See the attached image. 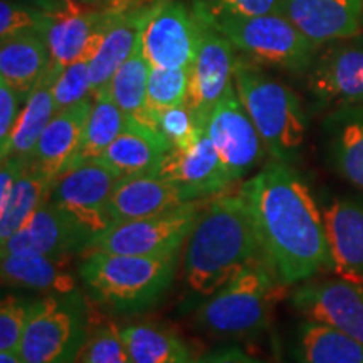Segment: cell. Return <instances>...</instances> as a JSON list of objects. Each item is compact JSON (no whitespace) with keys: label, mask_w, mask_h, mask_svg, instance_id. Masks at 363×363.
I'll use <instances>...</instances> for the list:
<instances>
[{"label":"cell","mask_w":363,"mask_h":363,"mask_svg":"<svg viewBox=\"0 0 363 363\" xmlns=\"http://www.w3.org/2000/svg\"><path fill=\"white\" fill-rule=\"evenodd\" d=\"M27 167H29V158L26 157L2 158V169H0V206L7 202L9 195H11L21 177L24 175Z\"/></svg>","instance_id":"41"},{"label":"cell","mask_w":363,"mask_h":363,"mask_svg":"<svg viewBox=\"0 0 363 363\" xmlns=\"http://www.w3.org/2000/svg\"><path fill=\"white\" fill-rule=\"evenodd\" d=\"M24 99L7 81L0 79V148L6 147L17 120H19Z\"/></svg>","instance_id":"40"},{"label":"cell","mask_w":363,"mask_h":363,"mask_svg":"<svg viewBox=\"0 0 363 363\" xmlns=\"http://www.w3.org/2000/svg\"><path fill=\"white\" fill-rule=\"evenodd\" d=\"M153 174L179 185L189 201L217 197L234 185L206 128L187 147L172 148Z\"/></svg>","instance_id":"17"},{"label":"cell","mask_w":363,"mask_h":363,"mask_svg":"<svg viewBox=\"0 0 363 363\" xmlns=\"http://www.w3.org/2000/svg\"><path fill=\"white\" fill-rule=\"evenodd\" d=\"M89 337V306L79 289L33 301L22 338L26 363H76Z\"/></svg>","instance_id":"7"},{"label":"cell","mask_w":363,"mask_h":363,"mask_svg":"<svg viewBox=\"0 0 363 363\" xmlns=\"http://www.w3.org/2000/svg\"><path fill=\"white\" fill-rule=\"evenodd\" d=\"M148 125L155 126L165 135V138L172 143V148H184L190 145L197 136L201 126L195 123L192 110L187 103L177 104L167 108L163 111L152 113L148 116Z\"/></svg>","instance_id":"37"},{"label":"cell","mask_w":363,"mask_h":363,"mask_svg":"<svg viewBox=\"0 0 363 363\" xmlns=\"http://www.w3.org/2000/svg\"><path fill=\"white\" fill-rule=\"evenodd\" d=\"M162 0L115 2L104 0V33L96 52L89 61L93 96L104 93L121 65L131 56L142 38L145 26Z\"/></svg>","instance_id":"12"},{"label":"cell","mask_w":363,"mask_h":363,"mask_svg":"<svg viewBox=\"0 0 363 363\" xmlns=\"http://www.w3.org/2000/svg\"><path fill=\"white\" fill-rule=\"evenodd\" d=\"M150 62L143 52L142 38L135 45L131 56L121 65L110 81L104 93L110 94L126 116L142 120L147 111V89L150 76Z\"/></svg>","instance_id":"31"},{"label":"cell","mask_w":363,"mask_h":363,"mask_svg":"<svg viewBox=\"0 0 363 363\" xmlns=\"http://www.w3.org/2000/svg\"><path fill=\"white\" fill-rule=\"evenodd\" d=\"M294 363H363V343L331 326L305 320L291 340Z\"/></svg>","instance_id":"27"},{"label":"cell","mask_w":363,"mask_h":363,"mask_svg":"<svg viewBox=\"0 0 363 363\" xmlns=\"http://www.w3.org/2000/svg\"><path fill=\"white\" fill-rule=\"evenodd\" d=\"M321 131L330 169L363 192V103L330 110Z\"/></svg>","instance_id":"21"},{"label":"cell","mask_w":363,"mask_h":363,"mask_svg":"<svg viewBox=\"0 0 363 363\" xmlns=\"http://www.w3.org/2000/svg\"><path fill=\"white\" fill-rule=\"evenodd\" d=\"M120 331L133 363L195 362L189 345L167 326L135 323L125 326Z\"/></svg>","instance_id":"29"},{"label":"cell","mask_w":363,"mask_h":363,"mask_svg":"<svg viewBox=\"0 0 363 363\" xmlns=\"http://www.w3.org/2000/svg\"><path fill=\"white\" fill-rule=\"evenodd\" d=\"M199 21V44L190 69L187 104L195 123L206 128L208 116L225 91L234 84L235 48L201 11L192 7Z\"/></svg>","instance_id":"10"},{"label":"cell","mask_w":363,"mask_h":363,"mask_svg":"<svg viewBox=\"0 0 363 363\" xmlns=\"http://www.w3.org/2000/svg\"><path fill=\"white\" fill-rule=\"evenodd\" d=\"M291 306L305 320L331 326L363 343V284L345 278L308 279L291 293Z\"/></svg>","instance_id":"14"},{"label":"cell","mask_w":363,"mask_h":363,"mask_svg":"<svg viewBox=\"0 0 363 363\" xmlns=\"http://www.w3.org/2000/svg\"><path fill=\"white\" fill-rule=\"evenodd\" d=\"M61 69L49 67L44 78L39 81L38 86L26 99L22 106L21 116L17 120L16 128H13L11 138L6 147L0 148V157H26L30 158L35 145H38L40 135L51 123L56 115V103H54L52 86Z\"/></svg>","instance_id":"28"},{"label":"cell","mask_w":363,"mask_h":363,"mask_svg":"<svg viewBox=\"0 0 363 363\" xmlns=\"http://www.w3.org/2000/svg\"><path fill=\"white\" fill-rule=\"evenodd\" d=\"M279 12L320 49L363 33V0H283Z\"/></svg>","instance_id":"19"},{"label":"cell","mask_w":363,"mask_h":363,"mask_svg":"<svg viewBox=\"0 0 363 363\" xmlns=\"http://www.w3.org/2000/svg\"><path fill=\"white\" fill-rule=\"evenodd\" d=\"M199 44V21L184 0H162L142 34L152 67L192 69Z\"/></svg>","instance_id":"15"},{"label":"cell","mask_w":363,"mask_h":363,"mask_svg":"<svg viewBox=\"0 0 363 363\" xmlns=\"http://www.w3.org/2000/svg\"><path fill=\"white\" fill-rule=\"evenodd\" d=\"M194 7L201 11L238 51L257 62L291 74H306L320 52L288 17L281 12L256 17L212 16L199 0Z\"/></svg>","instance_id":"6"},{"label":"cell","mask_w":363,"mask_h":363,"mask_svg":"<svg viewBox=\"0 0 363 363\" xmlns=\"http://www.w3.org/2000/svg\"><path fill=\"white\" fill-rule=\"evenodd\" d=\"M179 254L128 256L88 252L78 276L91 301L111 315H136L155 306L174 284Z\"/></svg>","instance_id":"3"},{"label":"cell","mask_w":363,"mask_h":363,"mask_svg":"<svg viewBox=\"0 0 363 363\" xmlns=\"http://www.w3.org/2000/svg\"><path fill=\"white\" fill-rule=\"evenodd\" d=\"M33 301L4 296L0 305V352H21Z\"/></svg>","instance_id":"38"},{"label":"cell","mask_w":363,"mask_h":363,"mask_svg":"<svg viewBox=\"0 0 363 363\" xmlns=\"http://www.w3.org/2000/svg\"><path fill=\"white\" fill-rule=\"evenodd\" d=\"M190 202L179 185L157 174L120 177L113 187L108 216L113 222H125L157 216Z\"/></svg>","instance_id":"22"},{"label":"cell","mask_w":363,"mask_h":363,"mask_svg":"<svg viewBox=\"0 0 363 363\" xmlns=\"http://www.w3.org/2000/svg\"><path fill=\"white\" fill-rule=\"evenodd\" d=\"M21 2H26V4H30V6H35L39 9H43V11H49V9L56 7L61 0H21Z\"/></svg>","instance_id":"44"},{"label":"cell","mask_w":363,"mask_h":363,"mask_svg":"<svg viewBox=\"0 0 363 363\" xmlns=\"http://www.w3.org/2000/svg\"><path fill=\"white\" fill-rule=\"evenodd\" d=\"M93 98V108L86 121L79 152L72 162L101 157L118 138V135L123 131L130 118L121 111V108L113 101L108 93H101Z\"/></svg>","instance_id":"32"},{"label":"cell","mask_w":363,"mask_h":363,"mask_svg":"<svg viewBox=\"0 0 363 363\" xmlns=\"http://www.w3.org/2000/svg\"><path fill=\"white\" fill-rule=\"evenodd\" d=\"M206 130L234 184L264 160L266 145L234 84L214 106Z\"/></svg>","instance_id":"13"},{"label":"cell","mask_w":363,"mask_h":363,"mask_svg":"<svg viewBox=\"0 0 363 363\" xmlns=\"http://www.w3.org/2000/svg\"><path fill=\"white\" fill-rule=\"evenodd\" d=\"M45 26H48V13L43 9L21 0L0 2V40L24 33H39L44 35Z\"/></svg>","instance_id":"36"},{"label":"cell","mask_w":363,"mask_h":363,"mask_svg":"<svg viewBox=\"0 0 363 363\" xmlns=\"http://www.w3.org/2000/svg\"><path fill=\"white\" fill-rule=\"evenodd\" d=\"M2 283L11 288L33 289L48 294H66L78 289L71 267V256H40V254H7L2 256Z\"/></svg>","instance_id":"25"},{"label":"cell","mask_w":363,"mask_h":363,"mask_svg":"<svg viewBox=\"0 0 363 363\" xmlns=\"http://www.w3.org/2000/svg\"><path fill=\"white\" fill-rule=\"evenodd\" d=\"M199 363H266L235 347H224L199 358Z\"/></svg>","instance_id":"42"},{"label":"cell","mask_w":363,"mask_h":363,"mask_svg":"<svg viewBox=\"0 0 363 363\" xmlns=\"http://www.w3.org/2000/svg\"><path fill=\"white\" fill-rule=\"evenodd\" d=\"M52 93L56 111L66 110L93 96L88 59H79L62 67L54 81Z\"/></svg>","instance_id":"35"},{"label":"cell","mask_w":363,"mask_h":363,"mask_svg":"<svg viewBox=\"0 0 363 363\" xmlns=\"http://www.w3.org/2000/svg\"><path fill=\"white\" fill-rule=\"evenodd\" d=\"M278 284L269 262L259 254L194 311V323L212 337H254L264 330Z\"/></svg>","instance_id":"5"},{"label":"cell","mask_w":363,"mask_h":363,"mask_svg":"<svg viewBox=\"0 0 363 363\" xmlns=\"http://www.w3.org/2000/svg\"><path fill=\"white\" fill-rule=\"evenodd\" d=\"M79 0H61L56 7L45 11L48 26L44 39L51 54V66L62 69L79 59L96 52L104 33V9H84Z\"/></svg>","instance_id":"16"},{"label":"cell","mask_w":363,"mask_h":363,"mask_svg":"<svg viewBox=\"0 0 363 363\" xmlns=\"http://www.w3.org/2000/svg\"><path fill=\"white\" fill-rule=\"evenodd\" d=\"M321 208L333 271L363 284V197L335 195Z\"/></svg>","instance_id":"20"},{"label":"cell","mask_w":363,"mask_h":363,"mask_svg":"<svg viewBox=\"0 0 363 363\" xmlns=\"http://www.w3.org/2000/svg\"><path fill=\"white\" fill-rule=\"evenodd\" d=\"M172 143L155 126L128 118L123 131L99 157L118 177L153 174L169 155Z\"/></svg>","instance_id":"24"},{"label":"cell","mask_w":363,"mask_h":363,"mask_svg":"<svg viewBox=\"0 0 363 363\" xmlns=\"http://www.w3.org/2000/svg\"><path fill=\"white\" fill-rule=\"evenodd\" d=\"M54 177L45 175L34 167H27L7 202L0 206V244L17 233L51 194Z\"/></svg>","instance_id":"30"},{"label":"cell","mask_w":363,"mask_h":363,"mask_svg":"<svg viewBox=\"0 0 363 363\" xmlns=\"http://www.w3.org/2000/svg\"><path fill=\"white\" fill-rule=\"evenodd\" d=\"M79 363H133L115 325H99L89 333Z\"/></svg>","instance_id":"34"},{"label":"cell","mask_w":363,"mask_h":363,"mask_svg":"<svg viewBox=\"0 0 363 363\" xmlns=\"http://www.w3.org/2000/svg\"><path fill=\"white\" fill-rule=\"evenodd\" d=\"M234 86L272 160L296 162L308 135V116L298 94L242 54L235 57Z\"/></svg>","instance_id":"4"},{"label":"cell","mask_w":363,"mask_h":363,"mask_svg":"<svg viewBox=\"0 0 363 363\" xmlns=\"http://www.w3.org/2000/svg\"><path fill=\"white\" fill-rule=\"evenodd\" d=\"M79 2L86 4V6H98V4H103L104 0H79Z\"/></svg>","instance_id":"45"},{"label":"cell","mask_w":363,"mask_h":363,"mask_svg":"<svg viewBox=\"0 0 363 363\" xmlns=\"http://www.w3.org/2000/svg\"><path fill=\"white\" fill-rule=\"evenodd\" d=\"M93 101L91 96L54 115L29 158L30 167L57 179L71 165L79 152Z\"/></svg>","instance_id":"23"},{"label":"cell","mask_w":363,"mask_h":363,"mask_svg":"<svg viewBox=\"0 0 363 363\" xmlns=\"http://www.w3.org/2000/svg\"><path fill=\"white\" fill-rule=\"evenodd\" d=\"M190 89V69L152 67L148 76L147 111L140 121L147 123L152 113L163 111L177 104L187 103Z\"/></svg>","instance_id":"33"},{"label":"cell","mask_w":363,"mask_h":363,"mask_svg":"<svg viewBox=\"0 0 363 363\" xmlns=\"http://www.w3.org/2000/svg\"><path fill=\"white\" fill-rule=\"evenodd\" d=\"M192 363H199V362H197V360H195V362H192Z\"/></svg>","instance_id":"46"},{"label":"cell","mask_w":363,"mask_h":363,"mask_svg":"<svg viewBox=\"0 0 363 363\" xmlns=\"http://www.w3.org/2000/svg\"><path fill=\"white\" fill-rule=\"evenodd\" d=\"M118 179L99 158L76 160L54 180L49 201L94 238L111 225L108 202Z\"/></svg>","instance_id":"9"},{"label":"cell","mask_w":363,"mask_h":363,"mask_svg":"<svg viewBox=\"0 0 363 363\" xmlns=\"http://www.w3.org/2000/svg\"><path fill=\"white\" fill-rule=\"evenodd\" d=\"M93 239L83 225H79L65 211L45 201L24 225L2 242L0 252L40 254V256H74L83 254Z\"/></svg>","instance_id":"18"},{"label":"cell","mask_w":363,"mask_h":363,"mask_svg":"<svg viewBox=\"0 0 363 363\" xmlns=\"http://www.w3.org/2000/svg\"><path fill=\"white\" fill-rule=\"evenodd\" d=\"M212 16L256 17L279 12L283 0H199Z\"/></svg>","instance_id":"39"},{"label":"cell","mask_w":363,"mask_h":363,"mask_svg":"<svg viewBox=\"0 0 363 363\" xmlns=\"http://www.w3.org/2000/svg\"><path fill=\"white\" fill-rule=\"evenodd\" d=\"M239 192L251 212L262 256L281 286L333 271L323 208L293 163L272 160Z\"/></svg>","instance_id":"1"},{"label":"cell","mask_w":363,"mask_h":363,"mask_svg":"<svg viewBox=\"0 0 363 363\" xmlns=\"http://www.w3.org/2000/svg\"><path fill=\"white\" fill-rule=\"evenodd\" d=\"M49 67L51 54L43 34L24 33L0 40V79L7 81L24 101Z\"/></svg>","instance_id":"26"},{"label":"cell","mask_w":363,"mask_h":363,"mask_svg":"<svg viewBox=\"0 0 363 363\" xmlns=\"http://www.w3.org/2000/svg\"><path fill=\"white\" fill-rule=\"evenodd\" d=\"M306 89L328 111L363 103V33L325 45L306 72Z\"/></svg>","instance_id":"11"},{"label":"cell","mask_w":363,"mask_h":363,"mask_svg":"<svg viewBox=\"0 0 363 363\" xmlns=\"http://www.w3.org/2000/svg\"><path fill=\"white\" fill-rule=\"evenodd\" d=\"M208 201L211 199L190 201L157 216L113 222L108 229L89 240L83 254L110 252L128 254V256H170L180 252Z\"/></svg>","instance_id":"8"},{"label":"cell","mask_w":363,"mask_h":363,"mask_svg":"<svg viewBox=\"0 0 363 363\" xmlns=\"http://www.w3.org/2000/svg\"><path fill=\"white\" fill-rule=\"evenodd\" d=\"M0 363H26L21 352H0Z\"/></svg>","instance_id":"43"},{"label":"cell","mask_w":363,"mask_h":363,"mask_svg":"<svg viewBox=\"0 0 363 363\" xmlns=\"http://www.w3.org/2000/svg\"><path fill=\"white\" fill-rule=\"evenodd\" d=\"M259 254V239L242 194L212 197L184 246L180 315L194 313Z\"/></svg>","instance_id":"2"}]
</instances>
